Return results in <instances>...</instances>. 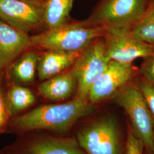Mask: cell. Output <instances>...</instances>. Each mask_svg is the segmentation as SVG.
I'll return each mask as SVG.
<instances>
[{
    "label": "cell",
    "instance_id": "1",
    "mask_svg": "<svg viewBox=\"0 0 154 154\" xmlns=\"http://www.w3.org/2000/svg\"><path fill=\"white\" fill-rule=\"evenodd\" d=\"M95 110L94 104L88 100L75 97L65 103L40 105L12 117L8 131L21 134L44 130L63 134L69 131L78 119L92 114Z\"/></svg>",
    "mask_w": 154,
    "mask_h": 154
},
{
    "label": "cell",
    "instance_id": "2",
    "mask_svg": "<svg viewBox=\"0 0 154 154\" xmlns=\"http://www.w3.org/2000/svg\"><path fill=\"white\" fill-rule=\"evenodd\" d=\"M104 28L89 26L84 21H72L31 35L33 48L40 50L81 51L96 39L104 38Z\"/></svg>",
    "mask_w": 154,
    "mask_h": 154
},
{
    "label": "cell",
    "instance_id": "3",
    "mask_svg": "<svg viewBox=\"0 0 154 154\" xmlns=\"http://www.w3.org/2000/svg\"><path fill=\"white\" fill-rule=\"evenodd\" d=\"M152 0H99L88 18L89 26L131 29L143 17Z\"/></svg>",
    "mask_w": 154,
    "mask_h": 154
},
{
    "label": "cell",
    "instance_id": "4",
    "mask_svg": "<svg viewBox=\"0 0 154 154\" xmlns=\"http://www.w3.org/2000/svg\"><path fill=\"white\" fill-rule=\"evenodd\" d=\"M113 98L128 116L133 133L149 152L154 153V119L140 90L127 85Z\"/></svg>",
    "mask_w": 154,
    "mask_h": 154
},
{
    "label": "cell",
    "instance_id": "5",
    "mask_svg": "<svg viewBox=\"0 0 154 154\" xmlns=\"http://www.w3.org/2000/svg\"><path fill=\"white\" fill-rule=\"evenodd\" d=\"M77 140L88 154H122L118 124L112 116L99 118L83 127L77 133Z\"/></svg>",
    "mask_w": 154,
    "mask_h": 154
},
{
    "label": "cell",
    "instance_id": "6",
    "mask_svg": "<svg viewBox=\"0 0 154 154\" xmlns=\"http://www.w3.org/2000/svg\"><path fill=\"white\" fill-rule=\"evenodd\" d=\"M110 61L104 38L96 39L83 50L72 67L78 81L75 98L88 100L90 88L104 72Z\"/></svg>",
    "mask_w": 154,
    "mask_h": 154
},
{
    "label": "cell",
    "instance_id": "7",
    "mask_svg": "<svg viewBox=\"0 0 154 154\" xmlns=\"http://www.w3.org/2000/svg\"><path fill=\"white\" fill-rule=\"evenodd\" d=\"M16 141L4 149L5 154H88L75 138L36 134L35 131L19 134Z\"/></svg>",
    "mask_w": 154,
    "mask_h": 154
},
{
    "label": "cell",
    "instance_id": "8",
    "mask_svg": "<svg viewBox=\"0 0 154 154\" xmlns=\"http://www.w3.org/2000/svg\"><path fill=\"white\" fill-rule=\"evenodd\" d=\"M104 39L110 60L132 63L137 58H147L154 54V45L137 38L130 29L106 30Z\"/></svg>",
    "mask_w": 154,
    "mask_h": 154
},
{
    "label": "cell",
    "instance_id": "9",
    "mask_svg": "<svg viewBox=\"0 0 154 154\" xmlns=\"http://www.w3.org/2000/svg\"><path fill=\"white\" fill-rule=\"evenodd\" d=\"M44 6L23 0H0V18L29 34L44 25Z\"/></svg>",
    "mask_w": 154,
    "mask_h": 154
},
{
    "label": "cell",
    "instance_id": "10",
    "mask_svg": "<svg viewBox=\"0 0 154 154\" xmlns=\"http://www.w3.org/2000/svg\"><path fill=\"white\" fill-rule=\"evenodd\" d=\"M134 73L132 63L111 60L104 72L90 88L88 101L95 104L113 97L126 86Z\"/></svg>",
    "mask_w": 154,
    "mask_h": 154
},
{
    "label": "cell",
    "instance_id": "11",
    "mask_svg": "<svg viewBox=\"0 0 154 154\" xmlns=\"http://www.w3.org/2000/svg\"><path fill=\"white\" fill-rule=\"evenodd\" d=\"M31 35L0 18V68L5 70L11 63L32 48Z\"/></svg>",
    "mask_w": 154,
    "mask_h": 154
},
{
    "label": "cell",
    "instance_id": "12",
    "mask_svg": "<svg viewBox=\"0 0 154 154\" xmlns=\"http://www.w3.org/2000/svg\"><path fill=\"white\" fill-rule=\"evenodd\" d=\"M77 86V77L71 67L39 84L37 92L47 100L60 102L69 99L74 93H76Z\"/></svg>",
    "mask_w": 154,
    "mask_h": 154
},
{
    "label": "cell",
    "instance_id": "13",
    "mask_svg": "<svg viewBox=\"0 0 154 154\" xmlns=\"http://www.w3.org/2000/svg\"><path fill=\"white\" fill-rule=\"evenodd\" d=\"M39 53L30 48L13 61L6 69L8 82L25 86L33 85L37 77Z\"/></svg>",
    "mask_w": 154,
    "mask_h": 154
},
{
    "label": "cell",
    "instance_id": "14",
    "mask_svg": "<svg viewBox=\"0 0 154 154\" xmlns=\"http://www.w3.org/2000/svg\"><path fill=\"white\" fill-rule=\"evenodd\" d=\"M82 51L44 50L39 53L37 77L44 81L69 70L74 65Z\"/></svg>",
    "mask_w": 154,
    "mask_h": 154
},
{
    "label": "cell",
    "instance_id": "15",
    "mask_svg": "<svg viewBox=\"0 0 154 154\" xmlns=\"http://www.w3.org/2000/svg\"><path fill=\"white\" fill-rule=\"evenodd\" d=\"M6 104L11 118L22 114L37 102L36 94L28 86L8 82L4 88Z\"/></svg>",
    "mask_w": 154,
    "mask_h": 154
},
{
    "label": "cell",
    "instance_id": "16",
    "mask_svg": "<svg viewBox=\"0 0 154 154\" xmlns=\"http://www.w3.org/2000/svg\"><path fill=\"white\" fill-rule=\"evenodd\" d=\"M74 0H45L44 25L46 29L58 27L70 21Z\"/></svg>",
    "mask_w": 154,
    "mask_h": 154
},
{
    "label": "cell",
    "instance_id": "17",
    "mask_svg": "<svg viewBox=\"0 0 154 154\" xmlns=\"http://www.w3.org/2000/svg\"><path fill=\"white\" fill-rule=\"evenodd\" d=\"M130 31L137 38L149 44L154 45V0L139 22Z\"/></svg>",
    "mask_w": 154,
    "mask_h": 154
},
{
    "label": "cell",
    "instance_id": "18",
    "mask_svg": "<svg viewBox=\"0 0 154 154\" xmlns=\"http://www.w3.org/2000/svg\"><path fill=\"white\" fill-rule=\"evenodd\" d=\"M2 78L0 79V134L8 131L9 122L11 118L6 104Z\"/></svg>",
    "mask_w": 154,
    "mask_h": 154
},
{
    "label": "cell",
    "instance_id": "19",
    "mask_svg": "<svg viewBox=\"0 0 154 154\" xmlns=\"http://www.w3.org/2000/svg\"><path fill=\"white\" fill-rule=\"evenodd\" d=\"M149 110L154 119V83L143 78L138 84Z\"/></svg>",
    "mask_w": 154,
    "mask_h": 154
},
{
    "label": "cell",
    "instance_id": "20",
    "mask_svg": "<svg viewBox=\"0 0 154 154\" xmlns=\"http://www.w3.org/2000/svg\"><path fill=\"white\" fill-rule=\"evenodd\" d=\"M144 147L145 146L143 142L135 135L130 128L128 132L124 154H144Z\"/></svg>",
    "mask_w": 154,
    "mask_h": 154
},
{
    "label": "cell",
    "instance_id": "21",
    "mask_svg": "<svg viewBox=\"0 0 154 154\" xmlns=\"http://www.w3.org/2000/svg\"><path fill=\"white\" fill-rule=\"evenodd\" d=\"M142 66L141 72L143 78L154 83V54L149 57Z\"/></svg>",
    "mask_w": 154,
    "mask_h": 154
},
{
    "label": "cell",
    "instance_id": "22",
    "mask_svg": "<svg viewBox=\"0 0 154 154\" xmlns=\"http://www.w3.org/2000/svg\"><path fill=\"white\" fill-rule=\"evenodd\" d=\"M23 1H28V2H32V3L42 4V5H44L45 3V0H23Z\"/></svg>",
    "mask_w": 154,
    "mask_h": 154
},
{
    "label": "cell",
    "instance_id": "23",
    "mask_svg": "<svg viewBox=\"0 0 154 154\" xmlns=\"http://www.w3.org/2000/svg\"><path fill=\"white\" fill-rule=\"evenodd\" d=\"M4 73V70H2V69L0 68V79H1V78H2V77H3Z\"/></svg>",
    "mask_w": 154,
    "mask_h": 154
},
{
    "label": "cell",
    "instance_id": "24",
    "mask_svg": "<svg viewBox=\"0 0 154 154\" xmlns=\"http://www.w3.org/2000/svg\"><path fill=\"white\" fill-rule=\"evenodd\" d=\"M0 154H5V152H4V149H2V150H1V151H0Z\"/></svg>",
    "mask_w": 154,
    "mask_h": 154
},
{
    "label": "cell",
    "instance_id": "25",
    "mask_svg": "<svg viewBox=\"0 0 154 154\" xmlns=\"http://www.w3.org/2000/svg\"><path fill=\"white\" fill-rule=\"evenodd\" d=\"M149 154H151V153H150V152H149Z\"/></svg>",
    "mask_w": 154,
    "mask_h": 154
}]
</instances>
